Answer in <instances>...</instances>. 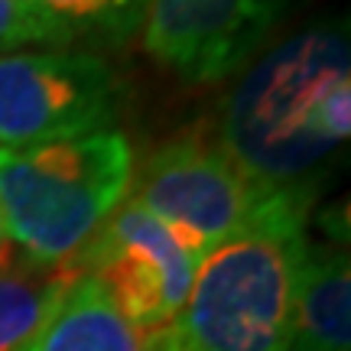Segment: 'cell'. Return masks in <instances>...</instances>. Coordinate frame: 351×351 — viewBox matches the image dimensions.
Returning <instances> with one entry per match:
<instances>
[{
    "label": "cell",
    "mask_w": 351,
    "mask_h": 351,
    "mask_svg": "<svg viewBox=\"0 0 351 351\" xmlns=\"http://www.w3.org/2000/svg\"><path fill=\"white\" fill-rule=\"evenodd\" d=\"M351 137L345 20L309 26L247 69L221 108L218 147L276 192H309Z\"/></svg>",
    "instance_id": "6da1fadb"
},
{
    "label": "cell",
    "mask_w": 351,
    "mask_h": 351,
    "mask_svg": "<svg viewBox=\"0 0 351 351\" xmlns=\"http://www.w3.org/2000/svg\"><path fill=\"white\" fill-rule=\"evenodd\" d=\"M130 176V143L117 130L0 150V221L10 247L33 263L72 270L124 205Z\"/></svg>",
    "instance_id": "7a4b0ae2"
},
{
    "label": "cell",
    "mask_w": 351,
    "mask_h": 351,
    "mask_svg": "<svg viewBox=\"0 0 351 351\" xmlns=\"http://www.w3.org/2000/svg\"><path fill=\"white\" fill-rule=\"evenodd\" d=\"M309 208L280 205L199 263L173 322L179 351H289Z\"/></svg>",
    "instance_id": "3957f363"
},
{
    "label": "cell",
    "mask_w": 351,
    "mask_h": 351,
    "mask_svg": "<svg viewBox=\"0 0 351 351\" xmlns=\"http://www.w3.org/2000/svg\"><path fill=\"white\" fill-rule=\"evenodd\" d=\"M130 202L169 225L202 257L254 228L289 202L313 205L309 192H276L244 173L218 143L186 134L163 143L130 176Z\"/></svg>",
    "instance_id": "277c9868"
},
{
    "label": "cell",
    "mask_w": 351,
    "mask_h": 351,
    "mask_svg": "<svg viewBox=\"0 0 351 351\" xmlns=\"http://www.w3.org/2000/svg\"><path fill=\"white\" fill-rule=\"evenodd\" d=\"M202 261L169 225L124 202L72 261V270L91 276L137 328H163L182 313Z\"/></svg>",
    "instance_id": "5b68a950"
},
{
    "label": "cell",
    "mask_w": 351,
    "mask_h": 351,
    "mask_svg": "<svg viewBox=\"0 0 351 351\" xmlns=\"http://www.w3.org/2000/svg\"><path fill=\"white\" fill-rule=\"evenodd\" d=\"M117 114L111 69L88 52L0 56V150L98 134Z\"/></svg>",
    "instance_id": "8992f818"
},
{
    "label": "cell",
    "mask_w": 351,
    "mask_h": 351,
    "mask_svg": "<svg viewBox=\"0 0 351 351\" xmlns=\"http://www.w3.org/2000/svg\"><path fill=\"white\" fill-rule=\"evenodd\" d=\"M289 0H150L143 16V46L156 62L192 85L234 75Z\"/></svg>",
    "instance_id": "52a82bcc"
},
{
    "label": "cell",
    "mask_w": 351,
    "mask_h": 351,
    "mask_svg": "<svg viewBox=\"0 0 351 351\" xmlns=\"http://www.w3.org/2000/svg\"><path fill=\"white\" fill-rule=\"evenodd\" d=\"M23 351H179V339L176 326L137 328L91 276H75Z\"/></svg>",
    "instance_id": "ba28073f"
},
{
    "label": "cell",
    "mask_w": 351,
    "mask_h": 351,
    "mask_svg": "<svg viewBox=\"0 0 351 351\" xmlns=\"http://www.w3.org/2000/svg\"><path fill=\"white\" fill-rule=\"evenodd\" d=\"M351 348V267L339 241L309 244L296 274L289 351Z\"/></svg>",
    "instance_id": "9c48e42d"
},
{
    "label": "cell",
    "mask_w": 351,
    "mask_h": 351,
    "mask_svg": "<svg viewBox=\"0 0 351 351\" xmlns=\"http://www.w3.org/2000/svg\"><path fill=\"white\" fill-rule=\"evenodd\" d=\"M75 276L26 257L0 263V351H23Z\"/></svg>",
    "instance_id": "30bf717a"
},
{
    "label": "cell",
    "mask_w": 351,
    "mask_h": 351,
    "mask_svg": "<svg viewBox=\"0 0 351 351\" xmlns=\"http://www.w3.org/2000/svg\"><path fill=\"white\" fill-rule=\"evenodd\" d=\"M150 0H33L52 23L59 46L75 39L124 43L143 26Z\"/></svg>",
    "instance_id": "8fae6325"
},
{
    "label": "cell",
    "mask_w": 351,
    "mask_h": 351,
    "mask_svg": "<svg viewBox=\"0 0 351 351\" xmlns=\"http://www.w3.org/2000/svg\"><path fill=\"white\" fill-rule=\"evenodd\" d=\"M26 43H56L52 23L33 7V0H0V46H26Z\"/></svg>",
    "instance_id": "7c38bea8"
},
{
    "label": "cell",
    "mask_w": 351,
    "mask_h": 351,
    "mask_svg": "<svg viewBox=\"0 0 351 351\" xmlns=\"http://www.w3.org/2000/svg\"><path fill=\"white\" fill-rule=\"evenodd\" d=\"M10 257H13V247H10V241H7L3 221H0V263H3V261H10Z\"/></svg>",
    "instance_id": "4fadbf2b"
}]
</instances>
